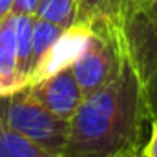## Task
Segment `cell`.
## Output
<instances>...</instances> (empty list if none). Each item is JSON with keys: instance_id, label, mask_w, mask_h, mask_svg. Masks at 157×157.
Masks as SVG:
<instances>
[{"instance_id": "30bf717a", "label": "cell", "mask_w": 157, "mask_h": 157, "mask_svg": "<svg viewBox=\"0 0 157 157\" xmlns=\"http://www.w3.org/2000/svg\"><path fill=\"white\" fill-rule=\"evenodd\" d=\"M35 17L49 24H55L62 29H70L77 24V0H40Z\"/></svg>"}, {"instance_id": "9a60e30c", "label": "cell", "mask_w": 157, "mask_h": 157, "mask_svg": "<svg viewBox=\"0 0 157 157\" xmlns=\"http://www.w3.org/2000/svg\"><path fill=\"white\" fill-rule=\"evenodd\" d=\"M141 7H143L154 20H157V0H146Z\"/></svg>"}, {"instance_id": "9c48e42d", "label": "cell", "mask_w": 157, "mask_h": 157, "mask_svg": "<svg viewBox=\"0 0 157 157\" xmlns=\"http://www.w3.org/2000/svg\"><path fill=\"white\" fill-rule=\"evenodd\" d=\"M64 31L66 29L35 17L33 39H31V78L35 75V71L39 70V66L44 62V59L49 53V49L53 48V44L59 40V37Z\"/></svg>"}, {"instance_id": "ba28073f", "label": "cell", "mask_w": 157, "mask_h": 157, "mask_svg": "<svg viewBox=\"0 0 157 157\" xmlns=\"http://www.w3.org/2000/svg\"><path fill=\"white\" fill-rule=\"evenodd\" d=\"M33 15H15V42H17V71L24 86L31 82V39H33Z\"/></svg>"}, {"instance_id": "277c9868", "label": "cell", "mask_w": 157, "mask_h": 157, "mask_svg": "<svg viewBox=\"0 0 157 157\" xmlns=\"http://www.w3.org/2000/svg\"><path fill=\"white\" fill-rule=\"evenodd\" d=\"M124 53L137 75L148 115H157V20L143 7L130 9L119 22Z\"/></svg>"}, {"instance_id": "3957f363", "label": "cell", "mask_w": 157, "mask_h": 157, "mask_svg": "<svg viewBox=\"0 0 157 157\" xmlns=\"http://www.w3.org/2000/svg\"><path fill=\"white\" fill-rule=\"evenodd\" d=\"M0 122L53 155L60 157L64 152L70 121L49 113L28 95L26 88L9 95H0Z\"/></svg>"}, {"instance_id": "7c38bea8", "label": "cell", "mask_w": 157, "mask_h": 157, "mask_svg": "<svg viewBox=\"0 0 157 157\" xmlns=\"http://www.w3.org/2000/svg\"><path fill=\"white\" fill-rule=\"evenodd\" d=\"M77 24H90L93 18L106 15V0H77Z\"/></svg>"}, {"instance_id": "8992f818", "label": "cell", "mask_w": 157, "mask_h": 157, "mask_svg": "<svg viewBox=\"0 0 157 157\" xmlns=\"http://www.w3.org/2000/svg\"><path fill=\"white\" fill-rule=\"evenodd\" d=\"M88 33H90V24H75L70 29H66L59 37V40L53 44V48L49 49V53L46 55L44 62L39 66V70L35 71L31 82L42 80V78L53 75L55 71L70 66L77 59L78 53L82 51V48L86 44V39H88Z\"/></svg>"}, {"instance_id": "2e32d148", "label": "cell", "mask_w": 157, "mask_h": 157, "mask_svg": "<svg viewBox=\"0 0 157 157\" xmlns=\"http://www.w3.org/2000/svg\"><path fill=\"white\" fill-rule=\"evenodd\" d=\"M133 157H141V155H133Z\"/></svg>"}, {"instance_id": "6da1fadb", "label": "cell", "mask_w": 157, "mask_h": 157, "mask_svg": "<svg viewBox=\"0 0 157 157\" xmlns=\"http://www.w3.org/2000/svg\"><path fill=\"white\" fill-rule=\"evenodd\" d=\"M152 119L128 60L112 82L82 99L70 119L60 157H133L144 146V126Z\"/></svg>"}, {"instance_id": "8fae6325", "label": "cell", "mask_w": 157, "mask_h": 157, "mask_svg": "<svg viewBox=\"0 0 157 157\" xmlns=\"http://www.w3.org/2000/svg\"><path fill=\"white\" fill-rule=\"evenodd\" d=\"M0 157H57L0 122Z\"/></svg>"}, {"instance_id": "4fadbf2b", "label": "cell", "mask_w": 157, "mask_h": 157, "mask_svg": "<svg viewBox=\"0 0 157 157\" xmlns=\"http://www.w3.org/2000/svg\"><path fill=\"white\" fill-rule=\"evenodd\" d=\"M141 157H157V115L150 121V135L141 150Z\"/></svg>"}, {"instance_id": "5b68a950", "label": "cell", "mask_w": 157, "mask_h": 157, "mask_svg": "<svg viewBox=\"0 0 157 157\" xmlns=\"http://www.w3.org/2000/svg\"><path fill=\"white\" fill-rule=\"evenodd\" d=\"M28 95L55 117L70 121L82 102V93L70 66L26 86Z\"/></svg>"}, {"instance_id": "5bb4252c", "label": "cell", "mask_w": 157, "mask_h": 157, "mask_svg": "<svg viewBox=\"0 0 157 157\" xmlns=\"http://www.w3.org/2000/svg\"><path fill=\"white\" fill-rule=\"evenodd\" d=\"M39 4L40 0H15L13 7H11V13L13 15H33L35 17Z\"/></svg>"}, {"instance_id": "52a82bcc", "label": "cell", "mask_w": 157, "mask_h": 157, "mask_svg": "<svg viewBox=\"0 0 157 157\" xmlns=\"http://www.w3.org/2000/svg\"><path fill=\"white\" fill-rule=\"evenodd\" d=\"M24 88L17 71L15 15L9 13L0 22V95H9Z\"/></svg>"}, {"instance_id": "7a4b0ae2", "label": "cell", "mask_w": 157, "mask_h": 157, "mask_svg": "<svg viewBox=\"0 0 157 157\" xmlns=\"http://www.w3.org/2000/svg\"><path fill=\"white\" fill-rule=\"evenodd\" d=\"M126 53L119 26L101 15L90 22V33L82 51L70 64L82 99L99 91L119 75Z\"/></svg>"}]
</instances>
